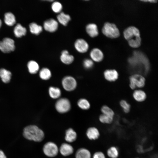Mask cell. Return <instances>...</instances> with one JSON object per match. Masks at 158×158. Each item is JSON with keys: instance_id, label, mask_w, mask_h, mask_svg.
I'll list each match as a JSON object with an SVG mask.
<instances>
[{"instance_id": "obj_1", "label": "cell", "mask_w": 158, "mask_h": 158, "mask_svg": "<svg viewBox=\"0 0 158 158\" xmlns=\"http://www.w3.org/2000/svg\"><path fill=\"white\" fill-rule=\"evenodd\" d=\"M125 38L128 41L129 45L133 48L139 47L141 44V40L138 29L134 26L127 28L123 33Z\"/></svg>"}, {"instance_id": "obj_2", "label": "cell", "mask_w": 158, "mask_h": 158, "mask_svg": "<svg viewBox=\"0 0 158 158\" xmlns=\"http://www.w3.org/2000/svg\"><path fill=\"white\" fill-rule=\"evenodd\" d=\"M23 135L27 139L37 142L42 141L44 137L43 131L35 125H30L25 127Z\"/></svg>"}, {"instance_id": "obj_3", "label": "cell", "mask_w": 158, "mask_h": 158, "mask_svg": "<svg viewBox=\"0 0 158 158\" xmlns=\"http://www.w3.org/2000/svg\"><path fill=\"white\" fill-rule=\"evenodd\" d=\"M102 32L106 37L110 38H116L120 35L119 31L116 26L114 23L109 22L104 23Z\"/></svg>"}, {"instance_id": "obj_4", "label": "cell", "mask_w": 158, "mask_h": 158, "mask_svg": "<svg viewBox=\"0 0 158 158\" xmlns=\"http://www.w3.org/2000/svg\"><path fill=\"white\" fill-rule=\"evenodd\" d=\"M55 108L56 111L61 114L68 112L71 108V102L67 98H62L58 99L55 104Z\"/></svg>"}, {"instance_id": "obj_5", "label": "cell", "mask_w": 158, "mask_h": 158, "mask_svg": "<svg viewBox=\"0 0 158 158\" xmlns=\"http://www.w3.org/2000/svg\"><path fill=\"white\" fill-rule=\"evenodd\" d=\"M44 154L48 157H54L59 152V149L57 145L54 142L49 141L45 144L43 148Z\"/></svg>"}, {"instance_id": "obj_6", "label": "cell", "mask_w": 158, "mask_h": 158, "mask_svg": "<svg viewBox=\"0 0 158 158\" xmlns=\"http://www.w3.org/2000/svg\"><path fill=\"white\" fill-rule=\"evenodd\" d=\"M61 83L63 88L68 92L74 90L77 86V82L75 79L70 75L64 77L62 80Z\"/></svg>"}, {"instance_id": "obj_7", "label": "cell", "mask_w": 158, "mask_h": 158, "mask_svg": "<svg viewBox=\"0 0 158 158\" xmlns=\"http://www.w3.org/2000/svg\"><path fill=\"white\" fill-rule=\"evenodd\" d=\"M15 49L14 42L10 38H4L0 42V50L4 53H9L13 51Z\"/></svg>"}, {"instance_id": "obj_8", "label": "cell", "mask_w": 158, "mask_h": 158, "mask_svg": "<svg viewBox=\"0 0 158 158\" xmlns=\"http://www.w3.org/2000/svg\"><path fill=\"white\" fill-rule=\"evenodd\" d=\"M130 87L132 89L136 87H142L145 84V79L141 75L135 74L131 76L130 79Z\"/></svg>"}, {"instance_id": "obj_9", "label": "cell", "mask_w": 158, "mask_h": 158, "mask_svg": "<svg viewBox=\"0 0 158 158\" xmlns=\"http://www.w3.org/2000/svg\"><path fill=\"white\" fill-rule=\"evenodd\" d=\"M58 24L55 20L53 18L46 20L44 23V28L47 31L49 32H54L58 29Z\"/></svg>"}, {"instance_id": "obj_10", "label": "cell", "mask_w": 158, "mask_h": 158, "mask_svg": "<svg viewBox=\"0 0 158 158\" xmlns=\"http://www.w3.org/2000/svg\"><path fill=\"white\" fill-rule=\"evenodd\" d=\"M74 46L76 50L81 53L86 52L89 48V45L87 43L82 39H77L75 42Z\"/></svg>"}, {"instance_id": "obj_11", "label": "cell", "mask_w": 158, "mask_h": 158, "mask_svg": "<svg viewBox=\"0 0 158 158\" xmlns=\"http://www.w3.org/2000/svg\"><path fill=\"white\" fill-rule=\"evenodd\" d=\"M59 150L62 155L67 156L73 154L74 149L71 145L67 143H63L61 145Z\"/></svg>"}, {"instance_id": "obj_12", "label": "cell", "mask_w": 158, "mask_h": 158, "mask_svg": "<svg viewBox=\"0 0 158 158\" xmlns=\"http://www.w3.org/2000/svg\"><path fill=\"white\" fill-rule=\"evenodd\" d=\"M90 55L92 60L96 62L101 61L104 58L102 52L97 48L92 49L90 52Z\"/></svg>"}, {"instance_id": "obj_13", "label": "cell", "mask_w": 158, "mask_h": 158, "mask_svg": "<svg viewBox=\"0 0 158 158\" xmlns=\"http://www.w3.org/2000/svg\"><path fill=\"white\" fill-rule=\"evenodd\" d=\"M86 135L90 140H95L100 136V133L97 128L94 127L88 128L86 132Z\"/></svg>"}, {"instance_id": "obj_14", "label": "cell", "mask_w": 158, "mask_h": 158, "mask_svg": "<svg viewBox=\"0 0 158 158\" xmlns=\"http://www.w3.org/2000/svg\"><path fill=\"white\" fill-rule=\"evenodd\" d=\"M60 59L63 63L68 65L73 62L74 57L73 55L69 54L67 50H64L61 52Z\"/></svg>"}, {"instance_id": "obj_15", "label": "cell", "mask_w": 158, "mask_h": 158, "mask_svg": "<svg viewBox=\"0 0 158 158\" xmlns=\"http://www.w3.org/2000/svg\"><path fill=\"white\" fill-rule=\"evenodd\" d=\"M77 137L76 133L72 128H69L66 130L65 139L67 142H72L76 140Z\"/></svg>"}, {"instance_id": "obj_16", "label": "cell", "mask_w": 158, "mask_h": 158, "mask_svg": "<svg viewBox=\"0 0 158 158\" xmlns=\"http://www.w3.org/2000/svg\"><path fill=\"white\" fill-rule=\"evenodd\" d=\"M86 30L88 34L91 37H94L97 36L99 34L97 27L94 23H90L86 27Z\"/></svg>"}, {"instance_id": "obj_17", "label": "cell", "mask_w": 158, "mask_h": 158, "mask_svg": "<svg viewBox=\"0 0 158 158\" xmlns=\"http://www.w3.org/2000/svg\"><path fill=\"white\" fill-rule=\"evenodd\" d=\"M104 75L105 79L109 81H113L118 78V74L115 70H107L104 73Z\"/></svg>"}, {"instance_id": "obj_18", "label": "cell", "mask_w": 158, "mask_h": 158, "mask_svg": "<svg viewBox=\"0 0 158 158\" xmlns=\"http://www.w3.org/2000/svg\"><path fill=\"white\" fill-rule=\"evenodd\" d=\"M12 75L11 72L4 68L0 69V78L2 81L6 83L10 82Z\"/></svg>"}, {"instance_id": "obj_19", "label": "cell", "mask_w": 158, "mask_h": 158, "mask_svg": "<svg viewBox=\"0 0 158 158\" xmlns=\"http://www.w3.org/2000/svg\"><path fill=\"white\" fill-rule=\"evenodd\" d=\"M90 152L87 149L81 148L78 149L75 154V158H91Z\"/></svg>"}, {"instance_id": "obj_20", "label": "cell", "mask_w": 158, "mask_h": 158, "mask_svg": "<svg viewBox=\"0 0 158 158\" xmlns=\"http://www.w3.org/2000/svg\"><path fill=\"white\" fill-rule=\"evenodd\" d=\"M48 93L49 96L53 99H59L61 95V91L58 87L50 86L48 89Z\"/></svg>"}, {"instance_id": "obj_21", "label": "cell", "mask_w": 158, "mask_h": 158, "mask_svg": "<svg viewBox=\"0 0 158 158\" xmlns=\"http://www.w3.org/2000/svg\"><path fill=\"white\" fill-rule=\"evenodd\" d=\"M14 33L17 37H20L26 34V29L20 24L18 23L15 26L14 29Z\"/></svg>"}, {"instance_id": "obj_22", "label": "cell", "mask_w": 158, "mask_h": 158, "mask_svg": "<svg viewBox=\"0 0 158 158\" xmlns=\"http://www.w3.org/2000/svg\"><path fill=\"white\" fill-rule=\"evenodd\" d=\"M27 67L29 72L31 74L37 73L39 70V66L38 63L34 61L31 60L28 63Z\"/></svg>"}, {"instance_id": "obj_23", "label": "cell", "mask_w": 158, "mask_h": 158, "mask_svg": "<svg viewBox=\"0 0 158 158\" xmlns=\"http://www.w3.org/2000/svg\"><path fill=\"white\" fill-rule=\"evenodd\" d=\"M4 21L8 25L12 26L16 23V20L15 16L11 12H7L5 13Z\"/></svg>"}, {"instance_id": "obj_24", "label": "cell", "mask_w": 158, "mask_h": 158, "mask_svg": "<svg viewBox=\"0 0 158 158\" xmlns=\"http://www.w3.org/2000/svg\"><path fill=\"white\" fill-rule=\"evenodd\" d=\"M39 75L42 80H47L49 79L51 76V71L48 68H43L40 71Z\"/></svg>"}, {"instance_id": "obj_25", "label": "cell", "mask_w": 158, "mask_h": 158, "mask_svg": "<svg viewBox=\"0 0 158 158\" xmlns=\"http://www.w3.org/2000/svg\"><path fill=\"white\" fill-rule=\"evenodd\" d=\"M58 21L64 26H66L68 22L71 20L69 15L66 14L63 12H61L57 17Z\"/></svg>"}, {"instance_id": "obj_26", "label": "cell", "mask_w": 158, "mask_h": 158, "mask_svg": "<svg viewBox=\"0 0 158 158\" xmlns=\"http://www.w3.org/2000/svg\"><path fill=\"white\" fill-rule=\"evenodd\" d=\"M134 99L138 102L144 101L146 98V95L143 91L140 90H137L134 91L133 94Z\"/></svg>"}, {"instance_id": "obj_27", "label": "cell", "mask_w": 158, "mask_h": 158, "mask_svg": "<svg viewBox=\"0 0 158 158\" xmlns=\"http://www.w3.org/2000/svg\"><path fill=\"white\" fill-rule=\"evenodd\" d=\"M29 28L31 33L35 35H39L42 30V27L35 23H30Z\"/></svg>"}, {"instance_id": "obj_28", "label": "cell", "mask_w": 158, "mask_h": 158, "mask_svg": "<svg viewBox=\"0 0 158 158\" xmlns=\"http://www.w3.org/2000/svg\"><path fill=\"white\" fill-rule=\"evenodd\" d=\"M77 105L79 108L82 110H87L90 107V104L89 102L85 98H81L77 102Z\"/></svg>"}, {"instance_id": "obj_29", "label": "cell", "mask_w": 158, "mask_h": 158, "mask_svg": "<svg viewBox=\"0 0 158 158\" xmlns=\"http://www.w3.org/2000/svg\"><path fill=\"white\" fill-rule=\"evenodd\" d=\"M107 156L110 158H117L119 155V151L117 147L111 146L107 151Z\"/></svg>"}, {"instance_id": "obj_30", "label": "cell", "mask_w": 158, "mask_h": 158, "mask_svg": "<svg viewBox=\"0 0 158 158\" xmlns=\"http://www.w3.org/2000/svg\"><path fill=\"white\" fill-rule=\"evenodd\" d=\"M99 119L102 123L110 124L112 121L113 117L102 114L99 116Z\"/></svg>"}, {"instance_id": "obj_31", "label": "cell", "mask_w": 158, "mask_h": 158, "mask_svg": "<svg viewBox=\"0 0 158 158\" xmlns=\"http://www.w3.org/2000/svg\"><path fill=\"white\" fill-rule=\"evenodd\" d=\"M51 8L53 11L56 13L60 12L62 8L61 4L58 1L54 2L51 5Z\"/></svg>"}, {"instance_id": "obj_32", "label": "cell", "mask_w": 158, "mask_h": 158, "mask_svg": "<svg viewBox=\"0 0 158 158\" xmlns=\"http://www.w3.org/2000/svg\"><path fill=\"white\" fill-rule=\"evenodd\" d=\"M101 110L103 114L114 117V111L108 107L106 106H103L101 108Z\"/></svg>"}, {"instance_id": "obj_33", "label": "cell", "mask_w": 158, "mask_h": 158, "mask_svg": "<svg viewBox=\"0 0 158 158\" xmlns=\"http://www.w3.org/2000/svg\"><path fill=\"white\" fill-rule=\"evenodd\" d=\"M120 104L125 113H127L129 112L130 110V106L126 101L124 100L121 101L120 102Z\"/></svg>"}, {"instance_id": "obj_34", "label": "cell", "mask_w": 158, "mask_h": 158, "mask_svg": "<svg viewBox=\"0 0 158 158\" xmlns=\"http://www.w3.org/2000/svg\"><path fill=\"white\" fill-rule=\"evenodd\" d=\"M94 63L91 59H85L83 62V66L86 69H90L93 66Z\"/></svg>"}, {"instance_id": "obj_35", "label": "cell", "mask_w": 158, "mask_h": 158, "mask_svg": "<svg viewBox=\"0 0 158 158\" xmlns=\"http://www.w3.org/2000/svg\"><path fill=\"white\" fill-rule=\"evenodd\" d=\"M93 158H106L104 153L102 152L98 151L93 154Z\"/></svg>"}, {"instance_id": "obj_36", "label": "cell", "mask_w": 158, "mask_h": 158, "mask_svg": "<svg viewBox=\"0 0 158 158\" xmlns=\"http://www.w3.org/2000/svg\"><path fill=\"white\" fill-rule=\"evenodd\" d=\"M0 158H7L4 152L0 150Z\"/></svg>"}, {"instance_id": "obj_37", "label": "cell", "mask_w": 158, "mask_h": 158, "mask_svg": "<svg viewBox=\"0 0 158 158\" xmlns=\"http://www.w3.org/2000/svg\"><path fill=\"white\" fill-rule=\"evenodd\" d=\"M141 1H143L145 2H149L152 3H155L157 1V0H142Z\"/></svg>"}, {"instance_id": "obj_38", "label": "cell", "mask_w": 158, "mask_h": 158, "mask_svg": "<svg viewBox=\"0 0 158 158\" xmlns=\"http://www.w3.org/2000/svg\"><path fill=\"white\" fill-rule=\"evenodd\" d=\"M1 25H2V21H1V19H0V28L1 27Z\"/></svg>"}, {"instance_id": "obj_39", "label": "cell", "mask_w": 158, "mask_h": 158, "mask_svg": "<svg viewBox=\"0 0 158 158\" xmlns=\"http://www.w3.org/2000/svg\"></svg>"}]
</instances>
